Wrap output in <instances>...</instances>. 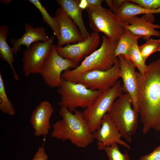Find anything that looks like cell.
Returning a JSON list of instances; mask_svg holds the SVG:
<instances>
[{
    "label": "cell",
    "mask_w": 160,
    "mask_h": 160,
    "mask_svg": "<svg viewBox=\"0 0 160 160\" xmlns=\"http://www.w3.org/2000/svg\"><path fill=\"white\" fill-rule=\"evenodd\" d=\"M138 111L146 134L153 129L160 133V58L147 65L143 74L136 72Z\"/></svg>",
    "instance_id": "cell-1"
},
{
    "label": "cell",
    "mask_w": 160,
    "mask_h": 160,
    "mask_svg": "<svg viewBox=\"0 0 160 160\" xmlns=\"http://www.w3.org/2000/svg\"><path fill=\"white\" fill-rule=\"evenodd\" d=\"M74 113L65 107H61V119L53 125L51 137L62 140H69L77 147L84 148L94 141L93 133L82 112L76 109Z\"/></svg>",
    "instance_id": "cell-2"
},
{
    "label": "cell",
    "mask_w": 160,
    "mask_h": 160,
    "mask_svg": "<svg viewBox=\"0 0 160 160\" xmlns=\"http://www.w3.org/2000/svg\"><path fill=\"white\" fill-rule=\"evenodd\" d=\"M102 38L101 45L98 49L86 57L76 68L63 72L62 78L75 82L78 77L85 71H106L111 68L117 58L115 57L114 54L118 41H111L105 36Z\"/></svg>",
    "instance_id": "cell-3"
},
{
    "label": "cell",
    "mask_w": 160,
    "mask_h": 160,
    "mask_svg": "<svg viewBox=\"0 0 160 160\" xmlns=\"http://www.w3.org/2000/svg\"><path fill=\"white\" fill-rule=\"evenodd\" d=\"M117 127L121 137L129 143L138 126V113L133 108L128 93L122 94L113 103L107 113Z\"/></svg>",
    "instance_id": "cell-4"
},
{
    "label": "cell",
    "mask_w": 160,
    "mask_h": 160,
    "mask_svg": "<svg viewBox=\"0 0 160 160\" xmlns=\"http://www.w3.org/2000/svg\"><path fill=\"white\" fill-rule=\"evenodd\" d=\"M89 26L93 31L103 33L112 41H118L128 22L117 16L110 9L102 7H87Z\"/></svg>",
    "instance_id": "cell-5"
},
{
    "label": "cell",
    "mask_w": 160,
    "mask_h": 160,
    "mask_svg": "<svg viewBox=\"0 0 160 160\" xmlns=\"http://www.w3.org/2000/svg\"><path fill=\"white\" fill-rule=\"evenodd\" d=\"M57 92L61 96L58 104L73 113L77 108L85 109L91 105L102 92L92 90L80 83L62 78V83L58 87Z\"/></svg>",
    "instance_id": "cell-6"
},
{
    "label": "cell",
    "mask_w": 160,
    "mask_h": 160,
    "mask_svg": "<svg viewBox=\"0 0 160 160\" xmlns=\"http://www.w3.org/2000/svg\"><path fill=\"white\" fill-rule=\"evenodd\" d=\"M123 92L121 82L118 81L111 88L102 92L95 102L82 112L92 133L100 128L103 117L108 112L115 100L122 95Z\"/></svg>",
    "instance_id": "cell-7"
},
{
    "label": "cell",
    "mask_w": 160,
    "mask_h": 160,
    "mask_svg": "<svg viewBox=\"0 0 160 160\" xmlns=\"http://www.w3.org/2000/svg\"><path fill=\"white\" fill-rule=\"evenodd\" d=\"M56 48L57 46L53 44L40 73L46 84L52 88L60 85L63 72L71 68H75L79 65L71 60L60 56Z\"/></svg>",
    "instance_id": "cell-8"
},
{
    "label": "cell",
    "mask_w": 160,
    "mask_h": 160,
    "mask_svg": "<svg viewBox=\"0 0 160 160\" xmlns=\"http://www.w3.org/2000/svg\"><path fill=\"white\" fill-rule=\"evenodd\" d=\"M120 70L118 58L113 66L106 71L95 70L81 73L75 82L82 84L94 90L105 91L113 87L120 77Z\"/></svg>",
    "instance_id": "cell-9"
},
{
    "label": "cell",
    "mask_w": 160,
    "mask_h": 160,
    "mask_svg": "<svg viewBox=\"0 0 160 160\" xmlns=\"http://www.w3.org/2000/svg\"><path fill=\"white\" fill-rule=\"evenodd\" d=\"M55 37L52 36L47 42L38 41L23 51V69L26 76L40 73L44 61L51 49Z\"/></svg>",
    "instance_id": "cell-10"
},
{
    "label": "cell",
    "mask_w": 160,
    "mask_h": 160,
    "mask_svg": "<svg viewBox=\"0 0 160 160\" xmlns=\"http://www.w3.org/2000/svg\"><path fill=\"white\" fill-rule=\"evenodd\" d=\"M100 42L98 33L93 31L86 39L77 43L69 44L64 47H57L58 55L64 58L68 59L79 63L85 57L96 50Z\"/></svg>",
    "instance_id": "cell-11"
},
{
    "label": "cell",
    "mask_w": 160,
    "mask_h": 160,
    "mask_svg": "<svg viewBox=\"0 0 160 160\" xmlns=\"http://www.w3.org/2000/svg\"><path fill=\"white\" fill-rule=\"evenodd\" d=\"M94 139L97 140V148L99 150H104L107 147L116 143L128 149L130 146L121 140V134L117 127L107 113L103 117L100 127L93 133Z\"/></svg>",
    "instance_id": "cell-12"
},
{
    "label": "cell",
    "mask_w": 160,
    "mask_h": 160,
    "mask_svg": "<svg viewBox=\"0 0 160 160\" xmlns=\"http://www.w3.org/2000/svg\"><path fill=\"white\" fill-rule=\"evenodd\" d=\"M117 57L120 70V77L123 82V91L129 95L132 107L138 113V87L137 72L135 70L136 67L131 60L123 55H120Z\"/></svg>",
    "instance_id": "cell-13"
},
{
    "label": "cell",
    "mask_w": 160,
    "mask_h": 160,
    "mask_svg": "<svg viewBox=\"0 0 160 160\" xmlns=\"http://www.w3.org/2000/svg\"><path fill=\"white\" fill-rule=\"evenodd\" d=\"M55 17L58 23L60 34L57 47L83 40L78 27L63 8L60 7L57 9Z\"/></svg>",
    "instance_id": "cell-14"
},
{
    "label": "cell",
    "mask_w": 160,
    "mask_h": 160,
    "mask_svg": "<svg viewBox=\"0 0 160 160\" xmlns=\"http://www.w3.org/2000/svg\"><path fill=\"white\" fill-rule=\"evenodd\" d=\"M54 111L52 104L47 100L41 101L33 111L30 122L35 136L45 137L49 134L50 119Z\"/></svg>",
    "instance_id": "cell-15"
},
{
    "label": "cell",
    "mask_w": 160,
    "mask_h": 160,
    "mask_svg": "<svg viewBox=\"0 0 160 160\" xmlns=\"http://www.w3.org/2000/svg\"><path fill=\"white\" fill-rule=\"evenodd\" d=\"M154 21L153 14H145L141 17L135 16L127 21L129 24L125 28L144 39L148 40L152 36L160 38V31L156 30L160 29V25L153 24Z\"/></svg>",
    "instance_id": "cell-16"
},
{
    "label": "cell",
    "mask_w": 160,
    "mask_h": 160,
    "mask_svg": "<svg viewBox=\"0 0 160 160\" xmlns=\"http://www.w3.org/2000/svg\"><path fill=\"white\" fill-rule=\"evenodd\" d=\"M25 33L20 38L12 39L10 42L14 55L17 54L20 51L22 45H24L27 49L29 48L31 44L38 42H47L49 39L45 29L42 27H34L29 23H26L24 25Z\"/></svg>",
    "instance_id": "cell-17"
},
{
    "label": "cell",
    "mask_w": 160,
    "mask_h": 160,
    "mask_svg": "<svg viewBox=\"0 0 160 160\" xmlns=\"http://www.w3.org/2000/svg\"><path fill=\"white\" fill-rule=\"evenodd\" d=\"M57 4L70 16L79 28L83 40L87 39L89 33L84 24L82 17L83 10L79 6V0H56Z\"/></svg>",
    "instance_id": "cell-18"
},
{
    "label": "cell",
    "mask_w": 160,
    "mask_h": 160,
    "mask_svg": "<svg viewBox=\"0 0 160 160\" xmlns=\"http://www.w3.org/2000/svg\"><path fill=\"white\" fill-rule=\"evenodd\" d=\"M122 20L127 21L138 15L160 13V8L151 10L144 8L129 0H123L120 7L113 12Z\"/></svg>",
    "instance_id": "cell-19"
},
{
    "label": "cell",
    "mask_w": 160,
    "mask_h": 160,
    "mask_svg": "<svg viewBox=\"0 0 160 160\" xmlns=\"http://www.w3.org/2000/svg\"><path fill=\"white\" fill-rule=\"evenodd\" d=\"M9 34L7 25L5 24L0 26V57L9 65L12 72L13 78L16 81L20 80L13 65L15 61L14 54L12 48L9 45L7 41V37Z\"/></svg>",
    "instance_id": "cell-20"
},
{
    "label": "cell",
    "mask_w": 160,
    "mask_h": 160,
    "mask_svg": "<svg viewBox=\"0 0 160 160\" xmlns=\"http://www.w3.org/2000/svg\"><path fill=\"white\" fill-rule=\"evenodd\" d=\"M141 38V36L135 35L129 30L125 29L118 41L115 51V57L117 58L122 55L126 57L134 42Z\"/></svg>",
    "instance_id": "cell-21"
},
{
    "label": "cell",
    "mask_w": 160,
    "mask_h": 160,
    "mask_svg": "<svg viewBox=\"0 0 160 160\" xmlns=\"http://www.w3.org/2000/svg\"><path fill=\"white\" fill-rule=\"evenodd\" d=\"M39 10L42 15L43 21L47 24L53 31L54 35L58 41L60 38V34L58 23L55 17L51 16L39 0H28Z\"/></svg>",
    "instance_id": "cell-22"
},
{
    "label": "cell",
    "mask_w": 160,
    "mask_h": 160,
    "mask_svg": "<svg viewBox=\"0 0 160 160\" xmlns=\"http://www.w3.org/2000/svg\"><path fill=\"white\" fill-rule=\"evenodd\" d=\"M125 58L129 59L134 63L141 74H143L147 70V65H146L139 50L138 40L134 42Z\"/></svg>",
    "instance_id": "cell-23"
},
{
    "label": "cell",
    "mask_w": 160,
    "mask_h": 160,
    "mask_svg": "<svg viewBox=\"0 0 160 160\" xmlns=\"http://www.w3.org/2000/svg\"><path fill=\"white\" fill-rule=\"evenodd\" d=\"M0 110L3 113L12 116L15 110L12 103L8 98L6 93L4 83L0 73Z\"/></svg>",
    "instance_id": "cell-24"
},
{
    "label": "cell",
    "mask_w": 160,
    "mask_h": 160,
    "mask_svg": "<svg viewBox=\"0 0 160 160\" xmlns=\"http://www.w3.org/2000/svg\"><path fill=\"white\" fill-rule=\"evenodd\" d=\"M139 48L143 59L146 60L153 53L160 51V39H150L145 44L139 46Z\"/></svg>",
    "instance_id": "cell-25"
},
{
    "label": "cell",
    "mask_w": 160,
    "mask_h": 160,
    "mask_svg": "<svg viewBox=\"0 0 160 160\" xmlns=\"http://www.w3.org/2000/svg\"><path fill=\"white\" fill-rule=\"evenodd\" d=\"M104 150L108 158V160H130L127 152L122 153L116 143H113L106 147Z\"/></svg>",
    "instance_id": "cell-26"
},
{
    "label": "cell",
    "mask_w": 160,
    "mask_h": 160,
    "mask_svg": "<svg viewBox=\"0 0 160 160\" xmlns=\"http://www.w3.org/2000/svg\"><path fill=\"white\" fill-rule=\"evenodd\" d=\"M131 2L151 10L160 8V0H129Z\"/></svg>",
    "instance_id": "cell-27"
},
{
    "label": "cell",
    "mask_w": 160,
    "mask_h": 160,
    "mask_svg": "<svg viewBox=\"0 0 160 160\" xmlns=\"http://www.w3.org/2000/svg\"><path fill=\"white\" fill-rule=\"evenodd\" d=\"M138 160H160V145L151 153L140 157Z\"/></svg>",
    "instance_id": "cell-28"
},
{
    "label": "cell",
    "mask_w": 160,
    "mask_h": 160,
    "mask_svg": "<svg viewBox=\"0 0 160 160\" xmlns=\"http://www.w3.org/2000/svg\"><path fill=\"white\" fill-rule=\"evenodd\" d=\"M44 146L39 147L31 160H48L49 156L45 152Z\"/></svg>",
    "instance_id": "cell-29"
},
{
    "label": "cell",
    "mask_w": 160,
    "mask_h": 160,
    "mask_svg": "<svg viewBox=\"0 0 160 160\" xmlns=\"http://www.w3.org/2000/svg\"><path fill=\"white\" fill-rule=\"evenodd\" d=\"M86 1L87 5V7L97 8L102 7V3L104 1L102 0H86Z\"/></svg>",
    "instance_id": "cell-30"
},
{
    "label": "cell",
    "mask_w": 160,
    "mask_h": 160,
    "mask_svg": "<svg viewBox=\"0 0 160 160\" xmlns=\"http://www.w3.org/2000/svg\"><path fill=\"white\" fill-rule=\"evenodd\" d=\"M79 6L82 9H86L87 6L86 0H80Z\"/></svg>",
    "instance_id": "cell-31"
},
{
    "label": "cell",
    "mask_w": 160,
    "mask_h": 160,
    "mask_svg": "<svg viewBox=\"0 0 160 160\" xmlns=\"http://www.w3.org/2000/svg\"><path fill=\"white\" fill-rule=\"evenodd\" d=\"M12 1V0H0V2L5 5H6L9 3H10L11 1Z\"/></svg>",
    "instance_id": "cell-32"
}]
</instances>
